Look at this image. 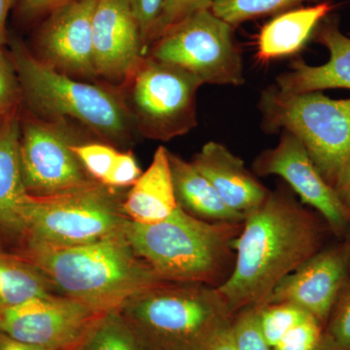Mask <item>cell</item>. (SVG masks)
Returning <instances> with one entry per match:
<instances>
[{
  "label": "cell",
  "mask_w": 350,
  "mask_h": 350,
  "mask_svg": "<svg viewBox=\"0 0 350 350\" xmlns=\"http://www.w3.org/2000/svg\"><path fill=\"white\" fill-rule=\"evenodd\" d=\"M320 230L312 213L283 189L269 192L244 218L232 243L236 259L218 290L232 313L264 305L285 276L319 252Z\"/></svg>",
  "instance_id": "cell-1"
},
{
  "label": "cell",
  "mask_w": 350,
  "mask_h": 350,
  "mask_svg": "<svg viewBox=\"0 0 350 350\" xmlns=\"http://www.w3.org/2000/svg\"><path fill=\"white\" fill-rule=\"evenodd\" d=\"M23 257L57 294L100 313L118 310L133 295L163 282L135 254L125 232L75 247L27 245Z\"/></svg>",
  "instance_id": "cell-2"
},
{
  "label": "cell",
  "mask_w": 350,
  "mask_h": 350,
  "mask_svg": "<svg viewBox=\"0 0 350 350\" xmlns=\"http://www.w3.org/2000/svg\"><path fill=\"white\" fill-rule=\"evenodd\" d=\"M241 226L200 220L178 206L156 224L130 221L125 234L135 254L163 282L218 287L226 280L232 243Z\"/></svg>",
  "instance_id": "cell-3"
},
{
  "label": "cell",
  "mask_w": 350,
  "mask_h": 350,
  "mask_svg": "<svg viewBox=\"0 0 350 350\" xmlns=\"http://www.w3.org/2000/svg\"><path fill=\"white\" fill-rule=\"evenodd\" d=\"M10 57L22 98L41 119L61 124L72 120L113 144L133 140L137 129L116 92L59 72L32 55L20 40L12 41Z\"/></svg>",
  "instance_id": "cell-4"
},
{
  "label": "cell",
  "mask_w": 350,
  "mask_h": 350,
  "mask_svg": "<svg viewBox=\"0 0 350 350\" xmlns=\"http://www.w3.org/2000/svg\"><path fill=\"white\" fill-rule=\"evenodd\" d=\"M150 350H204L232 324L217 287L163 282L118 308Z\"/></svg>",
  "instance_id": "cell-5"
},
{
  "label": "cell",
  "mask_w": 350,
  "mask_h": 350,
  "mask_svg": "<svg viewBox=\"0 0 350 350\" xmlns=\"http://www.w3.org/2000/svg\"><path fill=\"white\" fill-rule=\"evenodd\" d=\"M125 196L94 182L72 192L50 197L29 195L23 208L27 245L64 248L98 243L124 234L130 219Z\"/></svg>",
  "instance_id": "cell-6"
},
{
  "label": "cell",
  "mask_w": 350,
  "mask_h": 350,
  "mask_svg": "<svg viewBox=\"0 0 350 350\" xmlns=\"http://www.w3.org/2000/svg\"><path fill=\"white\" fill-rule=\"evenodd\" d=\"M258 108L262 131L293 133L334 187L350 156V98L334 100L322 92L287 94L271 85L262 92Z\"/></svg>",
  "instance_id": "cell-7"
},
{
  "label": "cell",
  "mask_w": 350,
  "mask_h": 350,
  "mask_svg": "<svg viewBox=\"0 0 350 350\" xmlns=\"http://www.w3.org/2000/svg\"><path fill=\"white\" fill-rule=\"evenodd\" d=\"M135 129L149 139L169 142L197 126V94L202 83L172 64L146 56L123 85Z\"/></svg>",
  "instance_id": "cell-8"
},
{
  "label": "cell",
  "mask_w": 350,
  "mask_h": 350,
  "mask_svg": "<svg viewBox=\"0 0 350 350\" xmlns=\"http://www.w3.org/2000/svg\"><path fill=\"white\" fill-rule=\"evenodd\" d=\"M146 56L187 71L202 85L241 86L245 81L234 27L211 9L170 27L149 46Z\"/></svg>",
  "instance_id": "cell-9"
},
{
  "label": "cell",
  "mask_w": 350,
  "mask_h": 350,
  "mask_svg": "<svg viewBox=\"0 0 350 350\" xmlns=\"http://www.w3.org/2000/svg\"><path fill=\"white\" fill-rule=\"evenodd\" d=\"M75 144L61 123L36 118L21 124V170L29 195L64 194L96 182L73 152Z\"/></svg>",
  "instance_id": "cell-10"
},
{
  "label": "cell",
  "mask_w": 350,
  "mask_h": 350,
  "mask_svg": "<svg viewBox=\"0 0 350 350\" xmlns=\"http://www.w3.org/2000/svg\"><path fill=\"white\" fill-rule=\"evenodd\" d=\"M100 312L54 294L0 310V332L45 350H70Z\"/></svg>",
  "instance_id": "cell-11"
},
{
  "label": "cell",
  "mask_w": 350,
  "mask_h": 350,
  "mask_svg": "<svg viewBox=\"0 0 350 350\" xmlns=\"http://www.w3.org/2000/svg\"><path fill=\"white\" fill-rule=\"evenodd\" d=\"M254 172L261 176L276 175L286 182L301 204L320 213L336 232L347 227L350 211L314 165L298 137L282 131L273 148L262 152L254 163Z\"/></svg>",
  "instance_id": "cell-12"
},
{
  "label": "cell",
  "mask_w": 350,
  "mask_h": 350,
  "mask_svg": "<svg viewBox=\"0 0 350 350\" xmlns=\"http://www.w3.org/2000/svg\"><path fill=\"white\" fill-rule=\"evenodd\" d=\"M96 4V0H72L46 15L36 33L38 59L77 79L98 78L92 29Z\"/></svg>",
  "instance_id": "cell-13"
},
{
  "label": "cell",
  "mask_w": 350,
  "mask_h": 350,
  "mask_svg": "<svg viewBox=\"0 0 350 350\" xmlns=\"http://www.w3.org/2000/svg\"><path fill=\"white\" fill-rule=\"evenodd\" d=\"M92 29L98 77L123 86L147 54L128 0H96Z\"/></svg>",
  "instance_id": "cell-14"
},
{
  "label": "cell",
  "mask_w": 350,
  "mask_h": 350,
  "mask_svg": "<svg viewBox=\"0 0 350 350\" xmlns=\"http://www.w3.org/2000/svg\"><path fill=\"white\" fill-rule=\"evenodd\" d=\"M349 265V255L344 250L319 251L285 276L264 305L289 303L319 321L325 320L342 293Z\"/></svg>",
  "instance_id": "cell-15"
},
{
  "label": "cell",
  "mask_w": 350,
  "mask_h": 350,
  "mask_svg": "<svg viewBox=\"0 0 350 350\" xmlns=\"http://www.w3.org/2000/svg\"><path fill=\"white\" fill-rule=\"evenodd\" d=\"M312 40L328 50L327 63L310 66L296 59L289 70L276 77L275 86L287 94L350 90V36L340 31V16L335 12L326 16L317 25Z\"/></svg>",
  "instance_id": "cell-16"
},
{
  "label": "cell",
  "mask_w": 350,
  "mask_h": 350,
  "mask_svg": "<svg viewBox=\"0 0 350 350\" xmlns=\"http://www.w3.org/2000/svg\"><path fill=\"white\" fill-rule=\"evenodd\" d=\"M193 165L208 179L226 204L245 217L261 206L269 192L225 145L209 142L195 154Z\"/></svg>",
  "instance_id": "cell-17"
},
{
  "label": "cell",
  "mask_w": 350,
  "mask_h": 350,
  "mask_svg": "<svg viewBox=\"0 0 350 350\" xmlns=\"http://www.w3.org/2000/svg\"><path fill=\"white\" fill-rule=\"evenodd\" d=\"M337 5L324 0L312 6H300L278 15L262 25L257 38L258 62L268 64L292 57L312 40L317 25Z\"/></svg>",
  "instance_id": "cell-18"
},
{
  "label": "cell",
  "mask_w": 350,
  "mask_h": 350,
  "mask_svg": "<svg viewBox=\"0 0 350 350\" xmlns=\"http://www.w3.org/2000/svg\"><path fill=\"white\" fill-rule=\"evenodd\" d=\"M170 152L159 147L148 169L125 196L123 211L131 222L150 225L162 222L178 207L170 172Z\"/></svg>",
  "instance_id": "cell-19"
},
{
  "label": "cell",
  "mask_w": 350,
  "mask_h": 350,
  "mask_svg": "<svg viewBox=\"0 0 350 350\" xmlns=\"http://www.w3.org/2000/svg\"><path fill=\"white\" fill-rule=\"evenodd\" d=\"M20 137L15 112L0 124V229L23 236V208L29 194L21 170Z\"/></svg>",
  "instance_id": "cell-20"
},
{
  "label": "cell",
  "mask_w": 350,
  "mask_h": 350,
  "mask_svg": "<svg viewBox=\"0 0 350 350\" xmlns=\"http://www.w3.org/2000/svg\"><path fill=\"white\" fill-rule=\"evenodd\" d=\"M177 204L184 211L208 222L243 223L244 216L230 208L213 184L192 162L169 153Z\"/></svg>",
  "instance_id": "cell-21"
},
{
  "label": "cell",
  "mask_w": 350,
  "mask_h": 350,
  "mask_svg": "<svg viewBox=\"0 0 350 350\" xmlns=\"http://www.w3.org/2000/svg\"><path fill=\"white\" fill-rule=\"evenodd\" d=\"M54 294L56 290L38 267L24 257L0 253V310Z\"/></svg>",
  "instance_id": "cell-22"
},
{
  "label": "cell",
  "mask_w": 350,
  "mask_h": 350,
  "mask_svg": "<svg viewBox=\"0 0 350 350\" xmlns=\"http://www.w3.org/2000/svg\"><path fill=\"white\" fill-rule=\"evenodd\" d=\"M70 350H150L119 310L101 313Z\"/></svg>",
  "instance_id": "cell-23"
},
{
  "label": "cell",
  "mask_w": 350,
  "mask_h": 350,
  "mask_svg": "<svg viewBox=\"0 0 350 350\" xmlns=\"http://www.w3.org/2000/svg\"><path fill=\"white\" fill-rule=\"evenodd\" d=\"M319 0H214V15L236 29L247 21L275 16L308 2Z\"/></svg>",
  "instance_id": "cell-24"
},
{
  "label": "cell",
  "mask_w": 350,
  "mask_h": 350,
  "mask_svg": "<svg viewBox=\"0 0 350 350\" xmlns=\"http://www.w3.org/2000/svg\"><path fill=\"white\" fill-rule=\"evenodd\" d=\"M257 310L260 329L271 349L290 329L310 314L300 306L289 303L268 304L257 306Z\"/></svg>",
  "instance_id": "cell-25"
},
{
  "label": "cell",
  "mask_w": 350,
  "mask_h": 350,
  "mask_svg": "<svg viewBox=\"0 0 350 350\" xmlns=\"http://www.w3.org/2000/svg\"><path fill=\"white\" fill-rule=\"evenodd\" d=\"M72 150L87 174L98 183H103L119 150L111 144L103 142L75 144Z\"/></svg>",
  "instance_id": "cell-26"
},
{
  "label": "cell",
  "mask_w": 350,
  "mask_h": 350,
  "mask_svg": "<svg viewBox=\"0 0 350 350\" xmlns=\"http://www.w3.org/2000/svg\"><path fill=\"white\" fill-rule=\"evenodd\" d=\"M232 334L238 350H273L260 329L257 306L241 310L232 323Z\"/></svg>",
  "instance_id": "cell-27"
},
{
  "label": "cell",
  "mask_w": 350,
  "mask_h": 350,
  "mask_svg": "<svg viewBox=\"0 0 350 350\" xmlns=\"http://www.w3.org/2000/svg\"><path fill=\"white\" fill-rule=\"evenodd\" d=\"M214 0H165L162 13L152 33L150 44L163 36L170 27L200 11L211 9Z\"/></svg>",
  "instance_id": "cell-28"
},
{
  "label": "cell",
  "mask_w": 350,
  "mask_h": 350,
  "mask_svg": "<svg viewBox=\"0 0 350 350\" xmlns=\"http://www.w3.org/2000/svg\"><path fill=\"white\" fill-rule=\"evenodd\" d=\"M319 322L308 314L290 329L273 350H317L321 344Z\"/></svg>",
  "instance_id": "cell-29"
},
{
  "label": "cell",
  "mask_w": 350,
  "mask_h": 350,
  "mask_svg": "<svg viewBox=\"0 0 350 350\" xmlns=\"http://www.w3.org/2000/svg\"><path fill=\"white\" fill-rule=\"evenodd\" d=\"M22 91L12 59L0 48V119L16 112Z\"/></svg>",
  "instance_id": "cell-30"
},
{
  "label": "cell",
  "mask_w": 350,
  "mask_h": 350,
  "mask_svg": "<svg viewBox=\"0 0 350 350\" xmlns=\"http://www.w3.org/2000/svg\"><path fill=\"white\" fill-rule=\"evenodd\" d=\"M142 174L133 154L131 151H119L103 184L115 190L131 187Z\"/></svg>",
  "instance_id": "cell-31"
},
{
  "label": "cell",
  "mask_w": 350,
  "mask_h": 350,
  "mask_svg": "<svg viewBox=\"0 0 350 350\" xmlns=\"http://www.w3.org/2000/svg\"><path fill=\"white\" fill-rule=\"evenodd\" d=\"M331 324V342L340 350H350V286L340 293Z\"/></svg>",
  "instance_id": "cell-32"
},
{
  "label": "cell",
  "mask_w": 350,
  "mask_h": 350,
  "mask_svg": "<svg viewBox=\"0 0 350 350\" xmlns=\"http://www.w3.org/2000/svg\"><path fill=\"white\" fill-rule=\"evenodd\" d=\"M128 1L137 18L145 47L148 51L151 36L162 13L165 0H128Z\"/></svg>",
  "instance_id": "cell-33"
},
{
  "label": "cell",
  "mask_w": 350,
  "mask_h": 350,
  "mask_svg": "<svg viewBox=\"0 0 350 350\" xmlns=\"http://www.w3.org/2000/svg\"><path fill=\"white\" fill-rule=\"evenodd\" d=\"M70 1L72 0H18L17 13L24 22H32Z\"/></svg>",
  "instance_id": "cell-34"
},
{
  "label": "cell",
  "mask_w": 350,
  "mask_h": 350,
  "mask_svg": "<svg viewBox=\"0 0 350 350\" xmlns=\"http://www.w3.org/2000/svg\"><path fill=\"white\" fill-rule=\"evenodd\" d=\"M334 188L350 211V156L340 170Z\"/></svg>",
  "instance_id": "cell-35"
},
{
  "label": "cell",
  "mask_w": 350,
  "mask_h": 350,
  "mask_svg": "<svg viewBox=\"0 0 350 350\" xmlns=\"http://www.w3.org/2000/svg\"><path fill=\"white\" fill-rule=\"evenodd\" d=\"M204 350H238L232 334V324L218 333Z\"/></svg>",
  "instance_id": "cell-36"
},
{
  "label": "cell",
  "mask_w": 350,
  "mask_h": 350,
  "mask_svg": "<svg viewBox=\"0 0 350 350\" xmlns=\"http://www.w3.org/2000/svg\"><path fill=\"white\" fill-rule=\"evenodd\" d=\"M0 350H45L41 347H36L16 340L10 336L0 332Z\"/></svg>",
  "instance_id": "cell-37"
},
{
  "label": "cell",
  "mask_w": 350,
  "mask_h": 350,
  "mask_svg": "<svg viewBox=\"0 0 350 350\" xmlns=\"http://www.w3.org/2000/svg\"><path fill=\"white\" fill-rule=\"evenodd\" d=\"M17 0H0V48L7 42V18Z\"/></svg>",
  "instance_id": "cell-38"
},
{
  "label": "cell",
  "mask_w": 350,
  "mask_h": 350,
  "mask_svg": "<svg viewBox=\"0 0 350 350\" xmlns=\"http://www.w3.org/2000/svg\"><path fill=\"white\" fill-rule=\"evenodd\" d=\"M317 350H330L329 347H321V344H320L319 349Z\"/></svg>",
  "instance_id": "cell-39"
},
{
  "label": "cell",
  "mask_w": 350,
  "mask_h": 350,
  "mask_svg": "<svg viewBox=\"0 0 350 350\" xmlns=\"http://www.w3.org/2000/svg\"><path fill=\"white\" fill-rule=\"evenodd\" d=\"M2 121H3V120L0 119V124H1Z\"/></svg>",
  "instance_id": "cell-40"
},
{
  "label": "cell",
  "mask_w": 350,
  "mask_h": 350,
  "mask_svg": "<svg viewBox=\"0 0 350 350\" xmlns=\"http://www.w3.org/2000/svg\"><path fill=\"white\" fill-rule=\"evenodd\" d=\"M349 36H350V31H349Z\"/></svg>",
  "instance_id": "cell-41"
}]
</instances>
